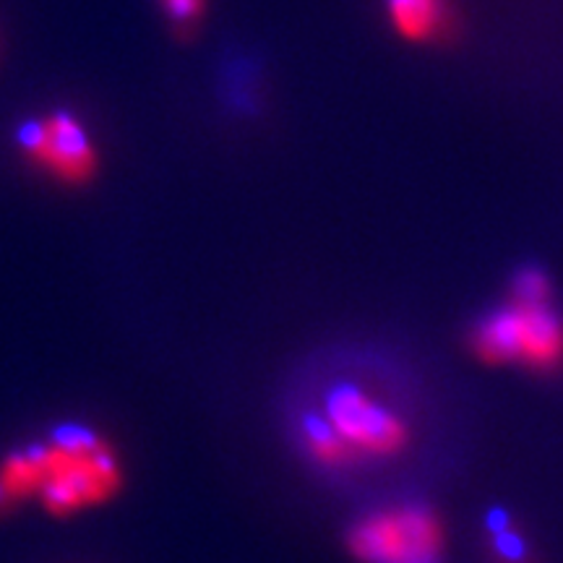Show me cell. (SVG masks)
<instances>
[{"label":"cell","instance_id":"6da1fadb","mask_svg":"<svg viewBox=\"0 0 563 563\" xmlns=\"http://www.w3.org/2000/svg\"><path fill=\"white\" fill-rule=\"evenodd\" d=\"M34 496L47 511L68 517L108 501L121 488V464L110 443L87 428L68 426L47 443L30 446Z\"/></svg>","mask_w":563,"mask_h":563},{"label":"cell","instance_id":"7a4b0ae2","mask_svg":"<svg viewBox=\"0 0 563 563\" xmlns=\"http://www.w3.org/2000/svg\"><path fill=\"white\" fill-rule=\"evenodd\" d=\"M473 350L493 365L553 371L563 363V319L551 302L511 298L477 323Z\"/></svg>","mask_w":563,"mask_h":563},{"label":"cell","instance_id":"3957f363","mask_svg":"<svg viewBox=\"0 0 563 563\" xmlns=\"http://www.w3.org/2000/svg\"><path fill=\"white\" fill-rule=\"evenodd\" d=\"M321 418L357 460H391L410 446V422L368 386L344 382L327 394Z\"/></svg>","mask_w":563,"mask_h":563},{"label":"cell","instance_id":"277c9868","mask_svg":"<svg viewBox=\"0 0 563 563\" xmlns=\"http://www.w3.org/2000/svg\"><path fill=\"white\" fill-rule=\"evenodd\" d=\"M347 543L361 563H441L446 534L433 509L397 504L361 519Z\"/></svg>","mask_w":563,"mask_h":563},{"label":"cell","instance_id":"5b68a950","mask_svg":"<svg viewBox=\"0 0 563 563\" xmlns=\"http://www.w3.org/2000/svg\"><path fill=\"white\" fill-rule=\"evenodd\" d=\"M21 152L55 180L79 186L97 170V150L87 125L68 110L30 118L16 129Z\"/></svg>","mask_w":563,"mask_h":563},{"label":"cell","instance_id":"8992f818","mask_svg":"<svg viewBox=\"0 0 563 563\" xmlns=\"http://www.w3.org/2000/svg\"><path fill=\"white\" fill-rule=\"evenodd\" d=\"M386 13L394 32L407 42H431L446 24L443 0H386Z\"/></svg>","mask_w":563,"mask_h":563},{"label":"cell","instance_id":"52a82bcc","mask_svg":"<svg viewBox=\"0 0 563 563\" xmlns=\"http://www.w3.org/2000/svg\"><path fill=\"white\" fill-rule=\"evenodd\" d=\"M300 435H302V443H306L308 454H311L319 464H323V467L340 470L355 462V456H352L350 449L344 446L340 435L329 428V422L323 420L319 412L306 415V418H302Z\"/></svg>","mask_w":563,"mask_h":563},{"label":"cell","instance_id":"ba28073f","mask_svg":"<svg viewBox=\"0 0 563 563\" xmlns=\"http://www.w3.org/2000/svg\"><path fill=\"white\" fill-rule=\"evenodd\" d=\"M511 298L530 300V302H551V282H548L545 272L525 269L517 274L511 287Z\"/></svg>","mask_w":563,"mask_h":563},{"label":"cell","instance_id":"9c48e42d","mask_svg":"<svg viewBox=\"0 0 563 563\" xmlns=\"http://www.w3.org/2000/svg\"><path fill=\"white\" fill-rule=\"evenodd\" d=\"M159 3L175 24H188V21H194L203 9V0H159Z\"/></svg>","mask_w":563,"mask_h":563}]
</instances>
